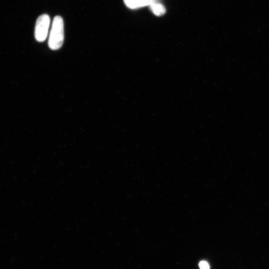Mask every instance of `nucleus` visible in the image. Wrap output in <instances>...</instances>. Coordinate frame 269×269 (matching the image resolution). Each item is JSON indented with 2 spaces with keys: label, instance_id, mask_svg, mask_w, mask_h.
<instances>
[{
  "label": "nucleus",
  "instance_id": "3",
  "mask_svg": "<svg viewBox=\"0 0 269 269\" xmlns=\"http://www.w3.org/2000/svg\"><path fill=\"white\" fill-rule=\"evenodd\" d=\"M149 6L152 12L157 16H162L166 12L164 6L157 0H149Z\"/></svg>",
  "mask_w": 269,
  "mask_h": 269
},
{
  "label": "nucleus",
  "instance_id": "5",
  "mask_svg": "<svg viewBox=\"0 0 269 269\" xmlns=\"http://www.w3.org/2000/svg\"><path fill=\"white\" fill-rule=\"evenodd\" d=\"M200 269H210V266L209 263L205 261H201L199 264Z\"/></svg>",
  "mask_w": 269,
  "mask_h": 269
},
{
  "label": "nucleus",
  "instance_id": "2",
  "mask_svg": "<svg viewBox=\"0 0 269 269\" xmlns=\"http://www.w3.org/2000/svg\"><path fill=\"white\" fill-rule=\"evenodd\" d=\"M50 18L49 15L44 14L37 19L35 30V36L39 42H44L47 38L50 25Z\"/></svg>",
  "mask_w": 269,
  "mask_h": 269
},
{
  "label": "nucleus",
  "instance_id": "1",
  "mask_svg": "<svg viewBox=\"0 0 269 269\" xmlns=\"http://www.w3.org/2000/svg\"><path fill=\"white\" fill-rule=\"evenodd\" d=\"M64 38V23L62 18L57 16L53 22L48 45L54 51L59 49L63 45Z\"/></svg>",
  "mask_w": 269,
  "mask_h": 269
},
{
  "label": "nucleus",
  "instance_id": "4",
  "mask_svg": "<svg viewBox=\"0 0 269 269\" xmlns=\"http://www.w3.org/2000/svg\"><path fill=\"white\" fill-rule=\"evenodd\" d=\"M124 2L127 7L131 9L149 5V0H124Z\"/></svg>",
  "mask_w": 269,
  "mask_h": 269
}]
</instances>
